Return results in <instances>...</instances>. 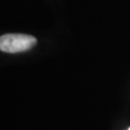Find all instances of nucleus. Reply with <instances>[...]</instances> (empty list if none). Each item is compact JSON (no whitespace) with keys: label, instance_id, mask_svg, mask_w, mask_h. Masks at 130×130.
<instances>
[{"label":"nucleus","instance_id":"obj_1","mask_svg":"<svg viewBox=\"0 0 130 130\" xmlns=\"http://www.w3.org/2000/svg\"><path fill=\"white\" fill-rule=\"evenodd\" d=\"M37 43L34 36L25 34H6L0 37V50L7 53H19L30 50Z\"/></svg>","mask_w":130,"mask_h":130},{"label":"nucleus","instance_id":"obj_2","mask_svg":"<svg viewBox=\"0 0 130 130\" xmlns=\"http://www.w3.org/2000/svg\"><path fill=\"white\" fill-rule=\"evenodd\" d=\"M128 130H130V128H129V129H128Z\"/></svg>","mask_w":130,"mask_h":130}]
</instances>
